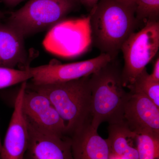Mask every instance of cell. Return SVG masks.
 <instances>
[{
  "label": "cell",
  "mask_w": 159,
  "mask_h": 159,
  "mask_svg": "<svg viewBox=\"0 0 159 159\" xmlns=\"http://www.w3.org/2000/svg\"><path fill=\"white\" fill-rule=\"evenodd\" d=\"M70 137L74 159H110L107 141L91 123L83 125Z\"/></svg>",
  "instance_id": "cell-12"
},
{
  "label": "cell",
  "mask_w": 159,
  "mask_h": 159,
  "mask_svg": "<svg viewBox=\"0 0 159 159\" xmlns=\"http://www.w3.org/2000/svg\"><path fill=\"white\" fill-rule=\"evenodd\" d=\"M2 144L1 143V139H0V151H1V149H2Z\"/></svg>",
  "instance_id": "cell-24"
},
{
  "label": "cell",
  "mask_w": 159,
  "mask_h": 159,
  "mask_svg": "<svg viewBox=\"0 0 159 159\" xmlns=\"http://www.w3.org/2000/svg\"><path fill=\"white\" fill-rule=\"evenodd\" d=\"M32 77L29 67L17 70L0 66V89L28 81Z\"/></svg>",
  "instance_id": "cell-17"
},
{
  "label": "cell",
  "mask_w": 159,
  "mask_h": 159,
  "mask_svg": "<svg viewBox=\"0 0 159 159\" xmlns=\"http://www.w3.org/2000/svg\"><path fill=\"white\" fill-rule=\"evenodd\" d=\"M22 106L26 118L40 129L56 135L68 136L64 121L43 94L26 86Z\"/></svg>",
  "instance_id": "cell-8"
},
{
  "label": "cell",
  "mask_w": 159,
  "mask_h": 159,
  "mask_svg": "<svg viewBox=\"0 0 159 159\" xmlns=\"http://www.w3.org/2000/svg\"><path fill=\"white\" fill-rule=\"evenodd\" d=\"M159 48V22L149 21L140 31L132 33L121 47L124 66L122 84L128 88L156 55Z\"/></svg>",
  "instance_id": "cell-5"
},
{
  "label": "cell",
  "mask_w": 159,
  "mask_h": 159,
  "mask_svg": "<svg viewBox=\"0 0 159 159\" xmlns=\"http://www.w3.org/2000/svg\"><path fill=\"white\" fill-rule=\"evenodd\" d=\"M91 125L98 129L102 122L123 120L124 107L129 96L122 84V70L114 60L92 74Z\"/></svg>",
  "instance_id": "cell-2"
},
{
  "label": "cell",
  "mask_w": 159,
  "mask_h": 159,
  "mask_svg": "<svg viewBox=\"0 0 159 159\" xmlns=\"http://www.w3.org/2000/svg\"><path fill=\"white\" fill-rule=\"evenodd\" d=\"M74 6V0H29L12 12L6 23L25 38L51 29Z\"/></svg>",
  "instance_id": "cell-4"
},
{
  "label": "cell",
  "mask_w": 159,
  "mask_h": 159,
  "mask_svg": "<svg viewBox=\"0 0 159 159\" xmlns=\"http://www.w3.org/2000/svg\"><path fill=\"white\" fill-rule=\"evenodd\" d=\"M123 120L136 134L150 133L159 135V107L143 94L129 92Z\"/></svg>",
  "instance_id": "cell-10"
},
{
  "label": "cell",
  "mask_w": 159,
  "mask_h": 159,
  "mask_svg": "<svg viewBox=\"0 0 159 159\" xmlns=\"http://www.w3.org/2000/svg\"><path fill=\"white\" fill-rule=\"evenodd\" d=\"M90 76L49 84L35 85L27 82V86L48 98L64 121L70 136L83 125L91 123Z\"/></svg>",
  "instance_id": "cell-3"
},
{
  "label": "cell",
  "mask_w": 159,
  "mask_h": 159,
  "mask_svg": "<svg viewBox=\"0 0 159 159\" xmlns=\"http://www.w3.org/2000/svg\"><path fill=\"white\" fill-rule=\"evenodd\" d=\"M151 77L152 79L157 82H159V58H157L154 65L153 71L150 74Z\"/></svg>",
  "instance_id": "cell-19"
},
{
  "label": "cell",
  "mask_w": 159,
  "mask_h": 159,
  "mask_svg": "<svg viewBox=\"0 0 159 159\" xmlns=\"http://www.w3.org/2000/svg\"><path fill=\"white\" fill-rule=\"evenodd\" d=\"M24 39L7 23L0 22V66L15 69L25 66L28 68Z\"/></svg>",
  "instance_id": "cell-13"
},
{
  "label": "cell",
  "mask_w": 159,
  "mask_h": 159,
  "mask_svg": "<svg viewBox=\"0 0 159 159\" xmlns=\"http://www.w3.org/2000/svg\"><path fill=\"white\" fill-rule=\"evenodd\" d=\"M90 15L63 19L49 29L43 41L44 48L58 57L72 58L85 53L92 43Z\"/></svg>",
  "instance_id": "cell-6"
},
{
  "label": "cell",
  "mask_w": 159,
  "mask_h": 159,
  "mask_svg": "<svg viewBox=\"0 0 159 159\" xmlns=\"http://www.w3.org/2000/svg\"><path fill=\"white\" fill-rule=\"evenodd\" d=\"M3 16H4V15H3L2 12V11H1V10H0V22H1V20L2 19Z\"/></svg>",
  "instance_id": "cell-23"
},
{
  "label": "cell",
  "mask_w": 159,
  "mask_h": 159,
  "mask_svg": "<svg viewBox=\"0 0 159 159\" xmlns=\"http://www.w3.org/2000/svg\"><path fill=\"white\" fill-rule=\"evenodd\" d=\"M2 1L7 6L12 7V6H16L24 0H2Z\"/></svg>",
  "instance_id": "cell-21"
},
{
  "label": "cell",
  "mask_w": 159,
  "mask_h": 159,
  "mask_svg": "<svg viewBox=\"0 0 159 159\" xmlns=\"http://www.w3.org/2000/svg\"><path fill=\"white\" fill-rule=\"evenodd\" d=\"M108 54L101 53L92 59L71 63L50 64L30 67L35 85L66 82L90 76L111 61Z\"/></svg>",
  "instance_id": "cell-7"
},
{
  "label": "cell",
  "mask_w": 159,
  "mask_h": 159,
  "mask_svg": "<svg viewBox=\"0 0 159 159\" xmlns=\"http://www.w3.org/2000/svg\"><path fill=\"white\" fill-rule=\"evenodd\" d=\"M131 93L143 94L159 107V82L151 77L145 68L127 88Z\"/></svg>",
  "instance_id": "cell-15"
},
{
  "label": "cell",
  "mask_w": 159,
  "mask_h": 159,
  "mask_svg": "<svg viewBox=\"0 0 159 159\" xmlns=\"http://www.w3.org/2000/svg\"><path fill=\"white\" fill-rule=\"evenodd\" d=\"M26 119L29 140L23 159H74L70 137L45 131Z\"/></svg>",
  "instance_id": "cell-9"
},
{
  "label": "cell",
  "mask_w": 159,
  "mask_h": 159,
  "mask_svg": "<svg viewBox=\"0 0 159 159\" xmlns=\"http://www.w3.org/2000/svg\"><path fill=\"white\" fill-rule=\"evenodd\" d=\"M136 143L139 159H159V135L137 134Z\"/></svg>",
  "instance_id": "cell-16"
},
{
  "label": "cell",
  "mask_w": 159,
  "mask_h": 159,
  "mask_svg": "<svg viewBox=\"0 0 159 159\" xmlns=\"http://www.w3.org/2000/svg\"><path fill=\"white\" fill-rule=\"evenodd\" d=\"M27 82L21 83L16 97L14 111L0 151V159H23L27 150L29 130L22 104Z\"/></svg>",
  "instance_id": "cell-11"
},
{
  "label": "cell",
  "mask_w": 159,
  "mask_h": 159,
  "mask_svg": "<svg viewBox=\"0 0 159 159\" xmlns=\"http://www.w3.org/2000/svg\"><path fill=\"white\" fill-rule=\"evenodd\" d=\"M99 0H81V2L89 7H93L96 6Z\"/></svg>",
  "instance_id": "cell-22"
},
{
  "label": "cell",
  "mask_w": 159,
  "mask_h": 159,
  "mask_svg": "<svg viewBox=\"0 0 159 159\" xmlns=\"http://www.w3.org/2000/svg\"><path fill=\"white\" fill-rule=\"evenodd\" d=\"M135 11L116 0H101L90 15L92 43L112 60L134 32L138 22Z\"/></svg>",
  "instance_id": "cell-1"
},
{
  "label": "cell",
  "mask_w": 159,
  "mask_h": 159,
  "mask_svg": "<svg viewBox=\"0 0 159 159\" xmlns=\"http://www.w3.org/2000/svg\"><path fill=\"white\" fill-rule=\"evenodd\" d=\"M135 13L138 21L158 20L159 0H136Z\"/></svg>",
  "instance_id": "cell-18"
},
{
  "label": "cell",
  "mask_w": 159,
  "mask_h": 159,
  "mask_svg": "<svg viewBox=\"0 0 159 159\" xmlns=\"http://www.w3.org/2000/svg\"><path fill=\"white\" fill-rule=\"evenodd\" d=\"M119 2L122 3L125 6L133 8L135 10L136 1V0H116Z\"/></svg>",
  "instance_id": "cell-20"
},
{
  "label": "cell",
  "mask_w": 159,
  "mask_h": 159,
  "mask_svg": "<svg viewBox=\"0 0 159 159\" xmlns=\"http://www.w3.org/2000/svg\"><path fill=\"white\" fill-rule=\"evenodd\" d=\"M106 139L110 159H139L137 134L130 130L124 120L109 124Z\"/></svg>",
  "instance_id": "cell-14"
}]
</instances>
